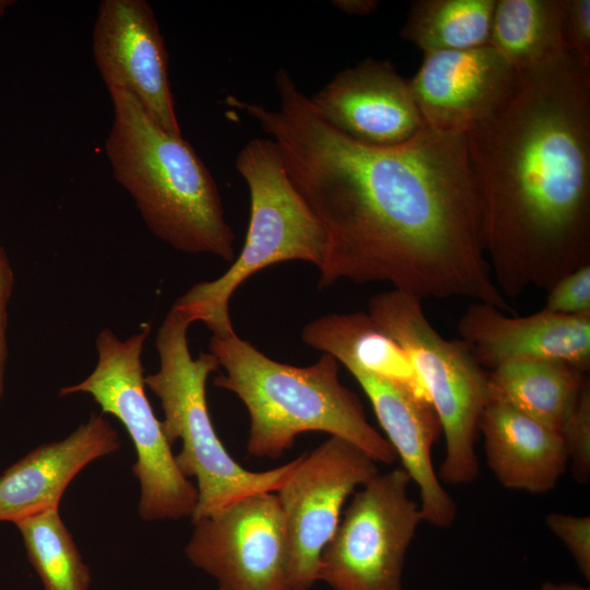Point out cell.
<instances>
[{"label":"cell","mask_w":590,"mask_h":590,"mask_svg":"<svg viewBox=\"0 0 590 590\" xmlns=\"http://www.w3.org/2000/svg\"><path fill=\"white\" fill-rule=\"evenodd\" d=\"M544 309L566 315H590V264L557 280L550 288Z\"/></svg>","instance_id":"d4e9b609"},{"label":"cell","mask_w":590,"mask_h":590,"mask_svg":"<svg viewBox=\"0 0 590 590\" xmlns=\"http://www.w3.org/2000/svg\"><path fill=\"white\" fill-rule=\"evenodd\" d=\"M479 430L483 434L487 465L508 489L547 493L566 470L568 459L559 432L507 402L489 398L481 413Z\"/></svg>","instance_id":"ac0fdd59"},{"label":"cell","mask_w":590,"mask_h":590,"mask_svg":"<svg viewBox=\"0 0 590 590\" xmlns=\"http://www.w3.org/2000/svg\"><path fill=\"white\" fill-rule=\"evenodd\" d=\"M465 140L503 296L548 290L590 264V68L565 50L520 72L508 102Z\"/></svg>","instance_id":"7a4b0ae2"},{"label":"cell","mask_w":590,"mask_h":590,"mask_svg":"<svg viewBox=\"0 0 590 590\" xmlns=\"http://www.w3.org/2000/svg\"><path fill=\"white\" fill-rule=\"evenodd\" d=\"M279 108L227 96L276 143L286 173L326 236L318 286L387 282L423 298L464 297L507 312L484 253L465 133L425 127L394 146L330 126L288 71Z\"/></svg>","instance_id":"6da1fadb"},{"label":"cell","mask_w":590,"mask_h":590,"mask_svg":"<svg viewBox=\"0 0 590 590\" xmlns=\"http://www.w3.org/2000/svg\"><path fill=\"white\" fill-rule=\"evenodd\" d=\"M410 482L394 468L352 495L320 555L318 581L333 590H403L405 556L423 522Z\"/></svg>","instance_id":"9c48e42d"},{"label":"cell","mask_w":590,"mask_h":590,"mask_svg":"<svg viewBox=\"0 0 590 590\" xmlns=\"http://www.w3.org/2000/svg\"><path fill=\"white\" fill-rule=\"evenodd\" d=\"M121 444L105 414L93 412L68 437L36 447L0 474V522L16 523L59 508L71 481L94 460L117 451Z\"/></svg>","instance_id":"e0dca14e"},{"label":"cell","mask_w":590,"mask_h":590,"mask_svg":"<svg viewBox=\"0 0 590 590\" xmlns=\"http://www.w3.org/2000/svg\"><path fill=\"white\" fill-rule=\"evenodd\" d=\"M349 371L367 396L401 468L417 486L423 521L438 528L450 527L457 517V505L433 464L432 449L441 426L432 404L387 379L358 368Z\"/></svg>","instance_id":"2e32d148"},{"label":"cell","mask_w":590,"mask_h":590,"mask_svg":"<svg viewBox=\"0 0 590 590\" xmlns=\"http://www.w3.org/2000/svg\"><path fill=\"white\" fill-rule=\"evenodd\" d=\"M563 42L567 52L590 68V0H564Z\"/></svg>","instance_id":"4316f807"},{"label":"cell","mask_w":590,"mask_h":590,"mask_svg":"<svg viewBox=\"0 0 590 590\" xmlns=\"http://www.w3.org/2000/svg\"><path fill=\"white\" fill-rule=\"evenodd\" d=\"M302 340L308 346L330 354L346 369L358 368L387 379L429 402L406 353L369 314L321 316L303 328Z\"/></svg>","instance_id":"d6986e66"},{"label":"cell","mask_w":590,"mask_h":590,"mask_svg":"<svg viewBox=\"0 0 590 590\" xmlns=\"http://www.w3.org/2000/svg\"><path fill=\"white\" fill-rule=\"evenodd\" d=\"M14 524L44 590L90 589V567L84 563L59 508L44 510Z\"/></svg>","instance_id":"603a6c76"},{"label":"cell","mask_w":590,"mask_h":590,"mask_svg":"<svg viewBox=\"0 0 590 590\" xmlns=\"http://www.w3.org/2000/svg\"><path fill=\"white\" fill-rule=\"evenodd\" d=\"M192 316L174 304L158 328L155 346L160 367L145 376V386L158 398L163 410V432L173 446L181 442L176 463L186 477L197 481L198 502L192 522L204 518L239 497L276 492L297 458L274 469L250 471L243 468L220 440L206 401V381L220 367L216 357L201 353L192 357L188 329Z\"/></svg>","instance_id":"5b68a950"},{"label":"cell","mask_w":590,"mask_h":590,"mask_svg":"<svg viewBox=\"0 0 590 590\" xmlns=\"http://www.w3.org/2000/svg\"><path fill=\"white\" fill-rule=\"evenodd\" d=\"M209 351L225 370L213 385L236 394L248 412L250 456L276 459L298 435L323 432L354 444L377 463L398 460L367 421L357 394L341 384L339 362L330 354L293 366L268 357L234 329L212 333Z\"/></svg>","instance_id":"3957f363"},{"label":"cell","mask_w":590,"mask_h":590,"mask_svg":"<svg viewBox=\"0 0 590 590\" xmlns=\"http://www.w3.org/2000/svg\"><path fill=\"white\" fill-rule=\"evenodd\" d=\"M495 1H413L400 36L423 54L487 45Z\"/></svg>","instance_id":"7402d4cb"},{"label":"cell","mask_w":590,"mask_h":590,"mask_svg":"<svg viewBox=\"0 0 590 590\" xmlns=\"http://www.w3.org/2000/svg\"><path fill=\"white\" fill-rule=\"evenodd\" d=\"M14 4L12 0H0V19L3 17L9 8Z\"/></svg>","instance_id":"4dcf8cb0"},{"label":"cell","mask_w":590,"mask_h":590,"mask_svg":"<svg viewBox=\"0 0 590 590\" xmlns=\"http://www.w3.org/2000/svg\"><path fill=\"white\" fill-rule=\"evenodd\" d=\"M550 531L566 546L580 573L590 579V517L551 512L545 518Z\"/></svg>","instance_id":"484cf974"},{"label":"cell","mask_w":590,"mask_h":590,"mask_svg":"<svg viewBox=\"0 0 590 590\" xmlns=\"http://www.w3.org/2000/svg\"><path fill=\"white\" fill-rule=\"evenodd\" d=\"M422 299L392 288L374 295L369 315L406 353L445 436L440 482L476 480L479 421L489 400L488 371L460 340L445 339L427 319Z\"/></svg>","instance_id":"52a82bcc"},{"label":"cell","mask_w":590,"mask_h":590,"mask_svg":"<svg viewBox=\"0 0 590 590\" xmlns=\"http://www.w3.org/2000/svg\"><path fill=\"white\" fill-rule=\"evenodd\" d=\"M562 436L574 479L586 484L590 479V384L583 388L574 410L562 426Z\"/></svg>","instance_id":"cb8c5ba5"},{"label":"cell","mask_w":590,"mask_h":590,"mask_svg":"<svg viewBox=\"0 0 590 590\" xmlns=\"http://www.w3.org/2000/svg\"><path fill=\"white\" fill-rule=\"evenodd\" d=\"M332 4L347 15L366 16L379 8L378 0H334Z\"/></svg>","instance_id":"f1b7e54d"},{"label":"cell","mask_w":590,"mask_h":590,"mask_svg":"<svg viewBox=\"0 0 590 590\" xmlns=\"http://www.w3.org/2000/svg\"><path fill=\"white\" fill-rule=\"evenodd\" d=\"M92 52L107 90L135 97L163 129L181 134L168 80V55L152 7L145 0H103Z\"/></svg>","instance_id":"7c38bea8"},{"label":"cell","mask_w":590,"mask_h":590,"mask_svg":"<svg viewBox=\"0 0 590 590\" xmlns=\"http://www.w3.org/2000/svg\"><path fill=\"white\" fill-rule=\"evenodd\" d=\"M150 332L149 323L127 339L109 328L101 330L95 340V368L82 381L62 387L58 394H90L103 414L115 416L125 427L135 450L132 473L140 483L138 511L143 520L192 518L197 487L180 472L145 391L141 357Z\"/></svg>","instance_id":"ba28073f"},{"label":"cell","mask_w":590,"mask_h":590,"mask_svg":"<svg viewBox=\"0 0 590 590\" xmlns=\"http://www.w3.org/2000/svg\"><path fill=\"white\" fill-rule=\"evenodd\" d=\"M586 374L558 359L505 363L488 371L489 398L507 402L559 432L589 382Z\"/></svg>","instance_id":"ffe728a7"},{"label":"cell","mask_w":590,"mask_h":590,"mask_svg":"<svg viewBox=\"0 0 590 590\" xmlns=\"http://www.w3.org/2000/svg\"><path fill=\"white\" fill-rule=\"evenodd\" d=\"M564 0H496L488 45L519 72L565 51Z\"/></svg>","instance_id":"44dd1931"},{"label":"cell","mask_w":590,"mask_h":590,"mask_svg":"<svg viewBox=\"0 0 590 590\" xmlns=\"http://www.w3.org/2000/svg\"><path fill=\"white\" fill-rule=\"evenodd\" d=\"M377 464L354 444L333 436L297 457L275 492L288 539V589H310L318 581L320 555L346 500L379 473Z\"/></svg>","instance_id":"30bf717a"},{"label":"cell","mask_w":590,"mask_h":590,"mask_svg":"<svg viewBox=\"0 0 590 590\" xmlns=\"http://www.w3.org/2000/svg\"><path fill=\"white\" fill-rule=\"evenodd\" d=\"M235 167L248 186L250 199L244 247L224 274L192 285L174 303L211 333L234 328L231 297L256 272L294 260L319 269L326 256L323 229L292 184L272 139L250 140L237 154Z\"/></svg>","instance_id":"8992f818"},{"label":"cell","mask_w":590,"mask_h":590,"mask_svg":"<svg viewBox=\"0 0 590 590\" xmlns=\"http://www.w3.org/2000/svg\"><path fill=\"white\" fill-rule=\"evenodd\" d=\"M192 523L185 554L219 590H288V539L274 492L239 497Z\"/></svg>","instance_id":"8fae6325"},{"label":"cell","mask_w":590,"mask_h":590,"mask_svg":"<svg viewBox=\"0 0 590 590\" xmlns=\"http://www.w3.org/2000/svg\"><path fill=\"white\" fill-rule=\"evenodd\" d=\"M288 590H309V589H288Z\"/></svg>","instance_id":"1f68e13d"},{"label":"cell","mask_w":590,"mask_h":590,"mask_svg":"<svg viewBox=\"0 0 590 590\" xmlns=\"http://www.w3.org/2000/svg\"><path fill=\"white\" fill-rule=\"evenodd\" d=\"M15 276L10 258L0 244V404L4 394L5 373L9 355L8 322L9 304L14 291Z\"/></svg>","instance_id":"83f0119b"},{"label":"cell","mask_w":590,"mask_h":590,"mask_svg":"<svg viewBox=\"0 0 590 590\" xmlns=\"http://www.w3.org/2000/svg\"><path fill=\"white\" fill-rule=\"evenodd\" d=\"M310 102L334 129L373 146L405 143L426 127L410 82L389 60L368 58L340 71Z\"/></svg>","instance_id":"5bb4252c"},{"label":"cell","mask_w":590,"mask_h":590,"mask_svg":"<svg viewBox=\"0 0 590 590\" xmlns=\"http://www.w3.org/2000/svg\"><path fill=\"white\" fill-rule=\"evenodd\" d=\"M519 74L487 44L425 52L409 82L426 127L467 133L508 102Z\"/></svg>","instance_id":"4fadbf2b"},{"label":"cell","mask_w":590,"mask_h":590,"mask_svg":"<svg viewBox=\"0 0 590 590\" xmlns=\"http://www.w3.org/2000/svg\"><path fill=\"white\" fill-rule=\"evenodd\" d=\"M114 121L105 153L146 226L178 251L234 258V233L217 186L181 134L166 131L133 95L109 90Z\"/></svg>","instance_id":"277c9868"},{"label":"cell","mask_w":590,"mask_h":590,"mask_svg":"<svg viewBox=\"0 0 590 590\" xmlns=\"http://www.w3.org/2000/svg\"><path fill=\"white\" fill-rule=\"evenodd\" d=\"M539 590H590V588L575 582H546Z\"/></svg>","instance_id":"f546056e"},{"label":"cell","mask_w":590,"mask_h":590,"mask_svg":"<svg viewBox=\"0 0 590 590\" xmlns=\"http://www.w3.org/2000/svg\"><path fill=\"white\" fill-rule=\"evenodd\" d=\"M460 341L487 371L509 362L548 358L590 368V315L566 316L542 309L508 316L473 302L458 323Z\"/></svg>","instance_id":"9a60e30c"}]
</instances>
